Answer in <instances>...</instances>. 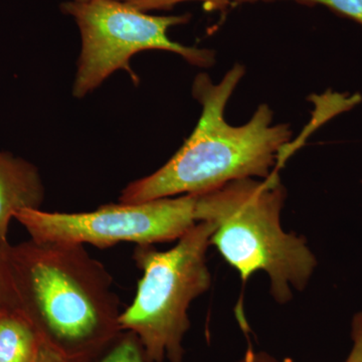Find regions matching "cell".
Instances as JSON below:
<instances>
[{
    "label": "cell",
    "mask_w": 362,
    "mask_h": 362,
    "mask_svg": "<svg viewBox=\"0 0 362 362\" xmlns=\"http://www.w3.org/2000/svg\"><path fill=\"white\" fill-rule=\"evenodd\" d=\"M4 255L13 307L66 362L94 361L124 332L113 279L86 246L30 239Z\"/></svg>",
    "instance_id": "obj_1"
},
{
    "label": "cell",
    "mask_w": 362,
    "mask_h": 362,
    "mask_svg": "<svg viewBox=\"0 0 362 362\" xmlns=\"http://www.w3.org/2000/svg\"><path fill=\"white\" fill-rule=\"evenodd\" d=\"M244 75V66L237 64L218 84L206 74L194 78L192 95L202 105V115L194 132L158 170L126 185L119 202L206 194L232 181L271 175L292 132L286 124L274 125L267 104L245 125L226 122V104Z\"/></svg>",
    "instance_id": "obj_2"
},
{
    "label": "cell",
    "mask_w": 362,
    "mask_h": 362,
    "mask_svg": "<svg viewBox=\"0 0 362 362\" xmlns=\"http://www.w3.org/2000/svg\"><path fill=\"white\" fill-rule=\"evenodd\" d=\"M286 192L276 173L263 180L244 178L197 194L199 223L214 225L211 245L243 282L257 272L270 278L272 296L280 304L304 290L316 267L306 242L283 230Z\"/></svg>",
    "instance_id": "obj_3"
},
{
    "label": "cell",
    "mask_w": 362,
    "mask_h": 362,
    "mask_svg": "<svg viewBox=\"0 0 362 362\" xmlns=\"http://www.w3.org/2000/svg\"><path fill=\"white\" fill-rule=\"evenodd\" d=\"M213 232V223L201 221L168 251L154 245L136 246L133 259L142 277L119 324L138 338L145 361H183L188 309L211 283L206 252Z\"/></svg>",
    "instance_id": "obj_4"
},
{
    "label": "cell",
    "mask_w": 362,
    "mask_h": 362,
    "mask_svg": "<svg viewBox=\"0 0 362 362\" xmlns=\"http://www.w3.org/2000/svg\"><path fill=\"white\" fill-rule=\"evenodd\" d=\"M61 8L75 18L82 37L73 85L74 97L78 99L96 90L118 70L127 71L137 84L139 78L130 66V59L137 52L158 49L180 54L190 65L209 66L214 63L211 49L187 47L168 37V30L188 23L190 14L150 16L123 0L70 1Z\"/></svg>",
    "instance_id": "obj_5"
},
{
    "label": "cell",
    "mask_w": 362,
    "mask_h": 362,
    "mask_svg": "<svg viewBox=\"0 0 362 362\" xmlns=\"http://www.w3.org/2000/svg\"><path fill=\"white\" fill-rule=\"evenodd\" d=\"M197 194L164 197L140 204H113L85 213L23 209L14 216L30 239L98 247L120 243L154 245L177 240L194 228Z\"/></svg>",
    "instance_id": "obj_6"
},
{
    "label": "cell",
    "mask_w": 362,
    "mask_h": 362,
    "mask_svg": "<svg viewBox=\"0 0 362 362\" xmlns=\"http://www.w3.org/2000/svg\"><path fill=\"white\" fill-rule=\"evenodd\" d=\"M45 187L37 166L0 151V247L7 246L11 220L23 209H40Z\"/></svg>",
    "instance_id": "obj_7"
},
{
    "label": "cell",
    "mask_w": 362,
    "mask_h": 362,
    "mask_svg": "<svg viewBox=\"0 0 362 362\" xmlns=\"http://www.w3.org/2000/svg\"><path fill=\"white\" fill-rule=\"evenodd\" d=\"M33 324L16 307L0 312V362H35L42 349Z\"/></svg>",
    "instance_id": "obj_8"
},
{
    "label": "cell",
    "mask_w": 362,
    "mask_h": 362,
    "mask_svg": "<svg viewBox=\"0 0 362 362\" xmlns=\"http://www.w3.org/2000/svg\"><path fill=\"white\" fill-rule=\"evenodd\" d=\"M92 362H146L141 344L135 334L124 331L115 343Z\"/></svg>",
    "instance_id": "obj_9"
},
{
    "label": "cell",
    "mask_w": 362,
    "mask_h": 362,
    "mask_svg": "<svg viewBox=\"0 0 362 362\" xmlns=\"http://www.w3.org/2000/svg\"><path fill=\"white\" fill-rule=\"evenodd\" d=\"M274 1V0H238V2ZM307 6H323L343 18L362 26V0H292Z\"/></svg>",
    "instance_id": "obj_10"
},
{
    "label": "cell",
    "mask_w": 362,
    "mask_h": 362,
    "mask_svg": "<svg viewBox=\"0 0 362 362\" xmlns=\"http://www.w3.org/2000/svg\"><path fill=\"white\" fill-rule=\"evenodd\" d=\"M129 6L135 7L138 11H168L173 8L175 4L185 1H202L209 11H218L225 9L230 4L235 2V0H123Z\"/></svg>",
    "instance_id": "obj_11"
},
{
    "label": "cell",
    "mask_w": 362,
    "mask_h": 362,
    "mask_svg": "<svg viewBox=\"0 0 362 362\" xmlns=\"http://www.w3.org/2000/svg\"><path fill=\"white\" fill-rule=\"evenodd\" d=\"M7 246L0 247V312L7 307H13L4 255Z\"/></svg>",
    "instance_id": "obj_12"
},
{
    "label": "cell",
    "mask_w": 362,
    "mask_h": 362,
    "mask_svg": "<svg viewBox=\"0 0 362 362\" xmlns=\"http://www.w3.org/2000/svg\"><path fill=\"white\" fill-rule=\"evenodd\" d=\"M351 338L354 345L345 362H362V313L356 314L354 317Z\"/></svg>",
    "instance_id": "obj_13"
},
{
    "label": "cell",
    "mask_w": 362,
    "mask_h": 362,
    "mask_svg": "<svg viewBox=\"0 0 362 362\" xmlns=\"http://www.w3.org/2000/svg\"><path fill=\"white\" fill-rule=\"evenodd\" d=\"M235 362H288L282 361L276 358L275 356L267 354L264 351H254V350H247V354L244 356L240 357Z\"/></svg>",
    "instance_id": "obj_14"
},
{
    "label": "cell",
    "mask_w": 362,
    "mask_h": 362,
    "mask_svg": "<svg viewBox=\"0 0 362 362\" xmlns=\"http://www.w3.org/2000/svg\"><path fill=\"white\" fill-rule=\"evenodd\" d=\"M35 362H66L63 357L59 356L58 354L49 349V347L42 345V349L40 350L39 357H37Z\"/></svg>",
    "instance_id": "obj_15"
},
{
    "label": "cell",
    "mask_w": 362,
    "mask_h": 362,
    "mask_svg": "<svg viewBox=\"0 0 362 362\" xmlns=\"http://www.w3.org/2000/svg\"><path fill=\"white\" fill-rule=\"evenodd\" d=\"M73 1H76V2H86V1H89V0H73Z\"/></svg>",
    "instance_id": "obj_16"
}]
</instances>
